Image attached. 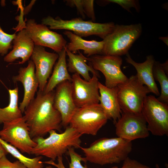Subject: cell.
I'll list each match as a JSON object with an SVG mask.
<instances>
[{
  "label": "cell",
  "mask_w": 168,
  "mask_h": 168,
  "mask_svg": "<svg viewBox=\"0 0 168 168\" xmlns=\"http://www.w3.org/2000/svg\"><path fill=\"white\" fill-rule=\"evenodd\" d=\"M48 138L37 137L32 139L36 143L30 154L36 156H44L54 161L57 158L67 152L68 148L81 147V134L70 126L63 133H59L55 130L50 131Z\"/></svg>",
  "instance_id": "cell-3"
},
{
  "label": "cell",
  "mask_w": 168,
  "mask_h": 168,
  "mask_svg": "<svg viewBox=\"0 0 168 168\" xmlns=\"http://www.w3.org/2000/svg\"><path fill=\"white\" fill-rule=\"evenodd\" d=\"M8 153L0 142V158L4 156H6Z\"/></svg>",
  "instance_id": "cell-32"
},
{
  "label": "cell",
  "mask_w": 168,
  "mask_h": 168,
  "mask_svg": "<svg viewBox=\"0 0 168 168\" xmlns=\"http://www.w3.org/2000/svg\"><path fill=\"white\" fill-rule=\"evenodd\" d=\"M104 3V4H107L110 3L117 4L121 6L124 9L129 12L131 13L130 10L132 7L134 8L137 12H139L140 7L138 0H107L102 1Z\"/></svg>",
  "instance_id": "cell-29"
},
{
  "label": "cell",
  "mask_w": 168,
  "mask_h": 168,
  "mask_svg": "<svg viewBox=\"0 0 168 168\" xmlns=\"http://www.w3.org/2000/svg\"><path fill=\"white\" fill-rule=\"evenodd\" d=\"M55 91L47 93L39 91L25 108L23 116L32 139L43 137L52 130L61 131L62 118L54 105Z\"/></svg>",
  "instance_id": "cell-1"
},
{
  "label": "cell",
  "mask_w": 168,
  "mask_h": 168,
  "mask_svg": "<svg viewBox=\"0 0 168 168\" xmlns=\"http://www.w3.org/2000/svg\"><path fill=\"white\" fill-rule=\"evenodd\" d=\"M168 104L152 95L147 96L144 99L141 113L148 131L154 135H168Z\"/></svg>",
  "instance_id": "cell-8"
},
{
  "label": "cell",
  "mask_w": 168,
  "mask_h": 168,
  "mask_svg": "<svg viewBox=\"0 0 168 168\" xmlns=\"http://www.w3.org/2000/svg\"><path fill=\"white\" fill-rule=\"evenodd\" d=\"M153 73L155 80L159 82L161 88V94L157 98L160 101L168 104V73L159 62L155 61L153 68Z\"/></svg>",
  "instance_id": "cell-25"
},
{
  "label": "cell",
  "mask_w": 168,
  "mask_h": 168,
  "mask_svg": "<svg viewBox=\"0 0 168 168\" xmlns=\"http://www.w3.org/2000/svg\"><path fill=\"white\" fill-rule=\"evenodd\" d=\"M35 64L32 60H29L26 67L21 68L18 74L13 76L12 79L14 83L21 82L24 88V95L22 101L20 103L19 108L22 113L34 96L39 87L38 80L35 72Z\"/></svg>",
  "instance_id": "cell-16"
},
{
  "label": "cell",
  "mask_w": 168,
  "mask_h": 168,
  "mask_svg": "<svg viewBox=\"0 0 168 168\" xmlns=\"http://www.w3.org/2000/svg\"><path fill=\"white\" fill-rule=\"evenodd\" d=\"M98 77L93 74L91 80L88 81L77 73L72 76L73 97L78 108L99 103Z\"/></svg>",
  "instance_id": "cell-13"
},
{
  "label": "cell",
  "mask_w": 168,
  "mask_h": 168,
  "mask_svg": "<svg viewBox=\"0 0 168 168\" xmlns=\"http://www.w3.org/2000/svg\"><path fill=\"white\" fill-rule=\"evenodd\" d=\"M0 138L22 153L30 155L37 144L30 136L29 128L23 116L3 123L0 130Z\"/></svg>",
  "instance_id": "cell-9"
},
{
  "label": "cell",
  "mask_w": 168,
  "mask_h": 168,
  "mask_svg": "<svg viewBox=\"0 0 168 168\" xmlns=\"http://www.w3.org/2000/svg\"><path fill=\"white\" fill-rule=\"evenodd\" d=\"M140 23L115 24L113 31L103 40V55L120 56L126 54L142 32Z\"/></svg>",
  "instance_id": "cell-5"
},
{
  "label": "cell",
  "mask_w": 168,
  "mask_h": 168,
  "mask_svg": "<svg viewBox=\"0 0 168 168\" xmlns=\"http://www.w3.org/2000/svg\"><path fill=\"white\" fill-rule=\"evenodd\" d=\"M58 54L59 56L58 60L55 65L52 74L43 91L45 93L54 90L59 84L63 82H72V76L69 74L68 69L65 47Z\"/></svg>",
  "instance_id": "cell-21"
},
{
  "label": "cell",
  "mask_w": 168,
  "mask_h": 168,
  "mask_svg": "<svg viewBox=\"0 0 168 168\" xmlns=\"http://www.w3.org/2000/svg\"><path fill=\"white\" fill-rule=\"evenodd\" d=\"M67 152L71 160V162L69 163V168H88L86 165L83 166L81 163L82 161L85 163L87 162L85 157H82L81 155L76 152L74 147H69ZM57 160V163L51 160L42 162L43 163L51 165L57 168H66L63 163L62 156L58 157Z\"/></svg>",
  "instance_id": "cell-26"
},
{
  "label": "cell",
  "mask_w": 168,
  "mask_h": 168,
  "mask_svg": "<svg viewBox=\"0 0 168 168\" xmlns=\"http://www.w3.org/2000/svg\"><path fill=\"white\" fill-rule=\"evenodd\" d=\"M87 58L94 69L104 76L106 87L113 88L127 81L128 78L121 70L123 60L120 56L95 55Z\"/></svg>",
  "instance_id": "cell-10"
},
{
  "label": "cell",
  "mask_w": 168,
  "mask_h": 168,
  "mask_svg": "<svg viewBox=\"0 0 168 168\" xmlns=\"http://www.w3.org/2000/svg\"><path fill=\"white\" fill-rule=\"evenodd\" d=\"M123 161L122 166L120 168H151L149 166L128 157H127Z\"/></svg>",
  "instance_id": "cell-31"
},
{
  "label": "cell",
  "mask_w": 168,
  "mask_h": 168,
  "mask_svg": "<svg viewBox=\"0 0 168 168\" xmlns=\"http://www.w3.org/2000/svg\"><path fill=\"white\" fill-rule=\"evenodd\" d=\"M58 57V54L46 51L43 47L35 45L31 58L36 68L35 73L39 82V91H44Z\"/></svg>",
  "instance_id": "cell-15"
},
{
  "label": "cell",
  "mask_w": 168,
  "mask_h": 168,
  "mask_svg": "<svg viewBox=\"0 0 168 168\" xmlns=\"http://www.w3.org/2000/svg\"><path fill=\"white\" fill-rule=\"evenodd\" d=\"M159 39L163 41L167 46L168 45V37H160Z\"/></svg>",
  "instance_id": "cell-33"
},
{
  "label": "cell",
  "mask_w": 168,
  "mask_h": 168,
  "mask_svg": "<svg viewBox=\"0 0 168 168\" xmlns=\"http://www.w3.org/2000/svg\"><path fill=\"white\" fill-rule=\"evenodd\" d=\"M117 86L118 100L122 112L141 113L144 99L151 92L147 86L139 81L136 75L131 76L126 82Z\"/></svg>",
  "instance_id": "cell-6"
},
{
  "label": "cell",
  "mask_w": 168,
  "mask_h": 168,
  "mask_svg": "<svg viewBox=\"0 0 168 168\" xmlns=\"http://www.w3.org/2000/svg\"><path fill=\"white\" fill-rule=\"evenodd\" d=\"M109 119L99 103L78 108L69 126L82 135L95 136Z\"/></svg>",
  "instance_id": "cell-7"
},
{
  "label": "cell",
  "mask_w": 168,
  "mask_h": 168,
  "mask_svg": "<svg viewBox=\"0 0 168 168\" xmlns=\"http://www.w3.org/2000/svg\"><path fill=\"white\" fill-rule=\"evenodd\" d=\"M100 104L108 119L115 124L122 114L117 96V86L110 88L98 83Z\"/></svg>",
  "instance_id": "cell-19"
},
{
  "label": "cell",
  "mask_w": 168,
  "mask_h": 168,
  "mask_svg": "<svg viewBox=\"0 0 168 168\" xmlns=\"http://www.w3.org/2000/svg\"><path fill=\"white\" fill-rule=\"evenodd\" d=\"M63 33L70 41L65 48L72 53L76 54L79 50H82L84 54L87 57L95 55H103V40L99 41L86 40L68 30L64 31Z\"/></svg>",
  "instance_id": "cell-20"
},
{
  "label": "cell",
  "mask_w": 168,
  "mask_h": 168,
  "mask_svg": "<svg viewBox=\"0 0 168 168\" xmlns=\"http://www.w3.org/2000/svg\"><path fill=\"white\" fill-rule=\"evenodd\" d=\"M54 105L61 114L62 126L66 128L78 108L73 100L71 82L65 81L56 87Z\"/></svg>",
  "instance_id": "cell-14"
},
{
  "label": "cell",
  "mask_w": 168,
  "mask_h": 168,
  "mask_svg": "<svg viewBox=\"0 0 168 168\" xmlns=\"http://www.w3.org/2000/svg\"><path fill=\"white\" fill-rule=\"evenodd\" d=\"M15 33L9 34L4 32L0 26V55L7 54L8 50L12 48V41L16 36Z\"/></svg>",
  "instance_id": "cell-28"
},
{
  "label": "cell",
  "mask_w": 168,
  "mask_h": 168,
  "mask_svg": "<svg viewBox=\"0 0 168 168\" xmlns=\"http://www.w3.org/2000/svg\"><path fill=\"white\" fill-rule=\"evenodd\" d=\"M115 124L117 137L129 141L145 138L149 135L146 122L141 113L123 112Z\"/></svg>",
  "instance_id": "cell-12"
},
{
  "label": "cell",
  "mask_w": 168,
  "mask_h": 168,
  "mask_svg": "<svg viewBox=\"0 0 168 168\" xmlns=\"http://www.w3.org/2000/svg\"><path fill=\"white\" fill-rule=\"evenodd\" d=\"M0 142L7 152L28 168H43V163L41 161L42 156L30 158L24 156L18 149L0 138Z\"/></svg>",
  "instance_id": "cell-24"
},
{
  "label": "cell",
  "mask_w": 168,
  "mask_h": 168,
  "mask_svg": "<svg viewBox=\"0 0 168 168\" xmlns=\"http://www.w3.org/2000/svg\"><path fill=\"white\" fill-rule=\"evenodd\" d=\"M12 44V49L4 57V61L12 62L21 58V61L17 63L23 64L29 60L35 45L25 29H21L16 34Z\"/></svg>",
  "instance_id": "cell-17"
},
{
  "label": "cell",
  "mask_w": 168,
  "mask_h": 168,
  "mask_svg": "<svg viewBox=\"0 0 168 168\" xmlns=\"http://www.w3.org/2000/svg\"><path fill=\"white\" fill-rule=\"evenodd\" d=\"M87 161L103 166L119 163L128 157L132 150V142L118 137L102 138L88 147H81Z\"/></svg>",
  "instance_id": "cell-2"
},
{
  "label": "cell",
  "mask_w": 168,
  "mask_h": 168,
  "mask_svg": "<svg viewBox=\"0 0 168 168\" xmlns=\"http://www.w3.org/2000/svg\"><path fill=\"white\" fill-rule=\"evenodd\" d=\"M118 168V166H114L111 167V168Z\"/></svg>",
  "instance_id": "cell-36"
},
{
  "label": "cell",
  "mask_w": 168,
  "mask_h": 168,
  "mask_svg": "<svg viewBox=\"0 0 168 168\" xmlns=\"http://www.w3.org/2000/svg\"><path fill=\"white\" fill-rule=\"evenodd\" d=\"M8 92L9 96L8 105L4 108H0V124L23 116L18 105V87H16L13 89H9Z\"/></svg>",
  "instance_id": "cell-23"
},
{
  "label": "cell",
  "mask_w": 168,
  "mask_h": 168,
  "mask_svg": "<svg viewBox=\"0 0 168 168\" xmlns=\"http://www.w3.org/2000/svg\"><path fill=\"white\" fill-rule=\"evenodd\" d=\"M156 168H160L159 165L158 164H156Z\"/></svg>",
  "instance_id": "cell-35"
},
{
  "label": "cell",
  "mask_w": 168,
  "mask_h": 168,
  "mask_svg": "<svg viewBox=\"0 0 168 168\" xmlns=\"http://www.w3.org/2000/svg\"><path fill=\"white\" fill-rule=\"evenodd\" d=\"M94 1L93 0H66L67 5L75 7L79 13L83 18L85 15L94 21L96 18L94 8Z\"/></svg>",
  "instance_id": "cell-27"
},
{
  "label": "cell",
  "mask_w": 168,
  "mask_h": 168,
  "mask_svg": "<svg viewBox=\"0 0 168 168\" xmlns=\"http://www.w3.org/2000/svg\"><path fill=\"white\" fill-rule=\"evenodd\" d=\"M42 24L49 26L51 29L73 31V33L81 37L95 35L103 40L112 32L115 25L112 22L98 23L85 21L80 17L63 20L59 17L54 18L50 16L43 19Z\"/></svg>",
  "instance_id": "cell-4"
},
{
  "label": "cell",
  "mask_w": 168,
  "mask_h": 168,
  "mask_svg": "<svg viewBox=\"0 0 168 168\" xmlns=\"http://www.w3.org/2000/svg\"><path fill=\"white\" fill-rule=\"evenodd\" d=\"M66 55L68 57L67 64L68 72L77 73L82 76L86 81H89L91 79L89 72L96 75L100 77V75L98 71L95 70L91 65H87L86 62L88 58L85 57L78 51L79 54H73L65 48Z\"/></svg>",
  "instance_id": "cell-22"
},
{
  "label": "cell",
  "mask_w": 168,
  "mask_h": 168,
  "mask_svg": "<svg viewBox=\"0 0 168 168\" xmlns=\"http://www.w3.org/2000/svg\"><path fill=\"white\" fill-rule=\"evenodd\" d=\"M125 59L127 62L135 68L137 72L136 76L139 81L147 86L151 92L159 96L160 92L153 73V66L155 61L154 57L152 55H148L144 62L138 63L133 60L128 53Z\"/></svg>",
  "instance_id": "cell-18"
},
{
  "label": "cell",
  "mask_w": 168,
  "mask_h": 168,
  "mask_svg": "<svg viewBox=\"0 0 168 168\" xmlns=\"http://www.w3.org/2000/svg\"><path fill=\"white\" fill-rule=\"evenodd\" d=\"M44 168H54L52 167V166H46Z\"/></svg>",
  "instance_id": "cell-34"
},
{
  "label": "cell",
  "mask_w": 168,
  "mask_h": 168,
  "mask_svg": "<svg viewBox=\"0 0 168 168\" xmlns=\"http://www.w3.org/2000/svg\"><path fill=\"white\" fill-rule=\"evenodd\" d=\"M25 29L35 45L49 48L58 54L67 44L62 35L49 30L47 26L37 23L34 19L27 20Z\"/></svg>",
  "instance_id": "cell-11"
},
{
  "label": "cell",
  "mask_w": 168,
  "mask_h": 168,
  "mask_svg": "<svg viewBox=\"0 0 168 168\" xmlns=\"http://www.w3.org/2000/svg\"><path fill=\"white\" fill-rule=\"evenodd\" d=\"M0 168H28L18 160L13 162L10 161L6 156L0 158Z\"/></svg>",
  "instance_id": "cell-30"
}]
</instances>
